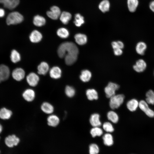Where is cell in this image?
Listing matches in <instances>:
<instances>
[{"label":"cell","instance_id":"1","mask_svg":"<svg viewBox=\"0 0 154 154\" xmlns=\"http://www.w3.org/2000/svg\"><path fill=\"white\" fill-rule=\"evenodd\" d=\"M79 53L78 48L73 42H66L59 46L57 53L60 58H64L66 64L68 65L73 64L76 61Z\"/></svg>","mask_w":154,"mask_h":154},{"label":"cell","instance_id":"2","mask_svg":"<svg viewBox=\"0 0 154 154\" xmlns=\"http://www.w3.org/2000/svg\"><path fill=\"white\" fill-rule=\"evenodd\" d=\"M23 16L17 11L10 13L7 15L6 22L8 25H16L21 23L23 20Z\"/></svg>","mask_w":154,"mask_h":154},{"label":"cell","instance_id":"3","mask_svg":"<svg viewBox=\"0 0 154 154\" xmlns=\"http://www.w3.org/2000/svg\"><path fill=\"white\" fill-rule=\"evenodd\" d=\"M124 96L122 94L113 96L110 98L109 102L110 106L112 109L117 108L123 103Z\"/></svg>","mask_w":154,"mask_h":154},{"label":"cell","instance_id":"4","mask_svg":"<svg viewBox=\"0 0 154 154\" xmlns=\"http://www.w3.org/2000/svg\"><path fill=\"white\" fill-rule=\"evenodd\" d=\"M119 87V85L117 84L112 82H109L104 89L106 97L110 98L114 95L115 91L118 90Z\"/></svg>","mask_w":154,"mask_h":154},{"label":"cell","instance_id":"5","mask_svg":"<svg viewBox=\"0 0 154 154\" xmlns=\"http://www.w3.org/2000/svg\"><path fill=\"white\" fill-rule=\"evenodd\" d=\"M61 13L60 9L58 7L53 6L50 8V11L46 12L47 16L53 20H56L60 15Z\"/></svg>","mask_w":154,"mask_h":154},{"label":"cell","instance_id":"6","mask_svg":"<svg viewBox=\"0 0 154 154\" xmlns=\"http://www.w3.org/2000/svg\"><path fill=\"white\" fill-rule=\"evenodd\" d=\"M139 106L148 116L151 117H154V112L149 108L146 102L141 101L139 102Z\"/></svg>","mask_w":154,"mask_h":154},{"label":"cell","instance_id":"7","mask_svg":"<svg viewBox=\"0 0 154 154\" xmlns=\"http://www.w3.org/2000/svg\"><path fill=\"white\" fill-rule=\"evenodd\" d=\"M147 67L146 62L143 59L137 60L133 66V70L136 72L141 73L144 71Z\"/></svg>","mask_w":154,"mask_h":154},{"label":"cell","instance_id":"8","mask_svg":"<svg viewBox=\"0 0 154 154\" xmlns=\"http://www.w3.org/2000/svg\"><path fill=\"white\" fill-rule=\"evenodd\" d=\"M19 141V138L14 135H9L5 139L6 145L9 147H12L17 145Z\"/></svg>","mask_w":154,"mask_h":154},{"label":"cell","instance_id":"9","mask_svg":"<svg viewBox=\"0 0 154 154\" xmlns=\"http://www.w3.org/2000/svg\"><path fill=\"white\" fill-rule=\"evenodd\" d=\"M27 81L29 84L31 86L34 87L38 84L39 80V76L36 74L31 72L27 76Z\"/></svg>","mask_w":154,"mask_h":154},{"label":"cell","instance_id":"10","mask_svg":"<svg viewBox=\"0 0 154 154\" xmlns=\"http://www.w3.org/2000/svg\"><path fill=\"white\" fill-rule=\"evenodd\" d=\"M19 2V0H0V3L2 4L4 7L10 10L16 8Z\"/></svg>","mask_w":154,"mask_h":154},{"label":"cell","instance_id":"11","mask_svg":"<svg viewBox=\"0 0 154 154\" xmlns=\"http://www.w3.org/2000/svg\"><path fill=\"white\" fill-rule=\"evenodd\" d=\"M12 75L13 78L17 81L22 80L25 77V72L24 70L21 68H17L12 72Z\"/></svg>","mask_w":154,"mask_h":154},{"label":"cell","instance_id":"12","mask_svg":"<svg viewBox=\"0 0 154 154\" xmlns=\"http://www.w3.org/2000/svg\"><path fill=\"white\" fill-rule=\"evenodd\" d=\"M23 96L26 101L30 102L33 100L35 97V93L32 89L26 90L23 93Z\"/></svg>","mask_w":154,"mask_h":154},{"label":"cell","instance_id":"13","mask_svg":"<svg viewBox=\"0 0 154 154\" xmlns=\"http://www.w3.org/2000/svg\"><path fill=\"white\" fill-rule=\"evenodd\" d=\"M42 38L41 33L37 30L33 31L29 36L30 41L33 43H37L40 42Z\"/></svg>","mask_w":154,"mask_h":154},{"label":"cell","instance_id":"14","mask_svg":"<svg viewBox=\"0 0 154 154\" xmlns=\"http://www.w3.org/2000/svg\"><path fill=\"white\" fill-rule=\"evenodd\" d=\"M0 73L3 81L9 78L10 75V70L8 66L1 64L0 65Z\"/></svg>","mask_w":154,"mask_h":154},{"label":"cell","instance_id":"15","mask_svg":"<svg viewBox=\"0 0 154 154\" xmlns=\"http://www.w3.org/2000/svg\"><path fill=\"white\" fill-rule=\"evenodd\" d=\"M147 45L143 41H140L136 44L135 47L136 52L139 55H142L144 54L147 48Z\"/></svg>","mask_w":154,"mask_h":154},{"label":"cell","instance_id":"16","mask_svg":"<svg viewBox=\"0 0 154 154\" xmlns=\"http://www.w3.org/2000/svg\"><path fill=\"white\" fill-rule=\"evenodd\" d=\"M100 115L95 113L92 114L90 118V122L91 125L94 127H99L101 125L100 120Z\"/></svg>","mask_w":154,"mask_h":154},{"label":"cell","instance_id":"17","mask_svg":"<svg viewBox=\"0 0 154 154\" xmlns=\"http://www.w3.org/2000/svg\"><path fill=\"white\" fill-rule=\"evenodd\" d=\"M61 70L58 66H54L50 70V75L51 78L54 79L60 78L61 76Z\"/></svg>","mask_w":154,"mask_h":154},{"label":"cell","instance_id":"18","mask_svg":"<svg viewBox=\"0 0 154 154\" xmlns=\"http://www.w3.org/2000/svg\"><path fill=\"white\" fill-rule=\"evenodd\" d=\"M74 38L76 43L80 45L85 44L87 41V38L86 35L81 33L76 34L74 36Z\"/></svg>","mask_w":154,"mask_h":154},{"label":"cell","instance_id":"19","mask_svg":"<svg viewBox=\"0 0 154 154\" xmlns=\"http://www.w3.org/2000/svg\"><path fill=\"white\" fill-rule=\"evenodd\" d=\"M47 121L48 125L49 126L53 127L57 126L60 122L58 117L54 115L49 116L47 118Z\"/></svg>","mask_w":154,"mask_h":154},{"label":"cell","instance_id":"20","mask_svg":"<svg viewBox=\"0 0 154 154\" xmlns=\"http://www.w3.org/2000/svg\"><path fill=\"white\" fill-rule=\"evenodd\" d=\"M37 69L38 74L45 75L48 71L49 66L46 62H41L38 66Z\"/></svg>","mask_w":154,"mask_h":154},{"label":"cell","instance_id":"21","mask_svg":"<svg viewBox=\"0 0 154 154\" xmlns=\"http://www.w3.org/2000/svg\"><path fill=\"white\" fill-rule=\"evenodd\" d=\"M46 22L45 18L43 17L37 15L35 16L33 19V23L36 26L41 27L44 25Z\"/></svg>","mask_w":154,"mask_h":154},{"label":"cell","instance_id":"22","mask_svg":"<svg viewBox=\"0 0 154 154\" xmlns=\"http://www.w3.org/2000/svg\"><path fill=\"white\" fill-rule=\"evenodd\" d=\"M41 108L43 112L48 114H52L54 110L53 106L47 102L43 103L41 106Z\"/></svg>","mask_w":154,"mask_h":154},{"label":"cell","instance_id":"23","mask_svg":"<svg viewBox=\"0 0 154 154\" xmlns=\"http://www.w3.org/2000/svg\"><path fill=\"white\" fill-rule=\"evenodd\" d=\"M12 114L10 110L5 108L0 109V118L3 119H9Z\"/></svg>","mask_w":154,"mask_h":154},{"label":"cell","instance_id":"24","mask_svg":"<svg viewBox=\"0 0 154 154\" xmlns=\"http://www.w3.org/2000/svg\"><path fill=\"white\" fill-rule=\"evenodd\" d=\"M60 19L63 24H67L72 18V15L69 12L63 11L61 13L60 16Z\"/></svg>","mask_w":154,"mask_h":154},{"label":"cell","instance_id":"25","mask_svg":"<svg viewBox=\"0 0 154 154\" xmlns=\"http://www.w3.org/2000/svg\"><path fill=\"white\" fill-rule=\"evenodd\" d=\"M91 76L92 74L88 70H85L81 72L80 78L82 82H86L90 80Z\"/></svg>","mask_w":154,"mask_h":154},{"label":"cell","instance_id":"26","mask_svg":"<svg viewBox=\"0 0 154 154\" xmlns=\"http://www.w3.org/2000/svg\"><path fill=\"white\" fill-rule=\"evenodd\" d=\"M86 94L88 99L90 100H97L98 98L97 92L93 89H88L86 91Z\"/></svg>","mask_w":154,"mask_h":154},{"label":"cell","instance_id":"27","mask_svg":"<svg viewBox=\"0 0 154 154\" xmlns=\"http://www.w3.org/2000/svg\"><path fill=\"white\" fill-rule=\"evenodd\" d=\"M139 103L136 99H133L129 101L127 104V108L131 111H135L139 106Z\"/></svg>","mask_w":154,"mask_h":154},{"label":"cell","instance_id":"28","mask_svg":"<svg viewBox=\"0 0 154 154\" xmlns=\"http://www.w3.org/2000/svg\"><path fill=\"white\" fill-rule=\"evenodd\" d=\"M104 144L107 146L112 145L114 142L113 137L110 133L105 134L102 137Z\"/></svg>","mask_w":154,"mask_h":154},{"label":"cell","instance_id":"29","mask_svg":"<svg viewBox=\"0 0 154 154\" xmlns=\"http://www.w3.org/2000/svg\"><path fill=\"white\" fill-rule=\"evenodd\" d=\"M138 0H127V6L129 11L131 12H135L138 6Z\"/></svg>","mask_w":154,"mask_h":154},{"label":"cell","instance_id":"30","mask_svg":"<svg viewBox=\"0 0 154 154\" xmlns=\"http://www.w3.org/2000/svg\"><path fill=\"white\" fill-rule=\"evenodd\" d=\"M110 7V3L108 0H103L99 5V9L103 12L105 13L109 11Z\"/></svg>","mask_w":154,"mask_h":154},{"label":"cell","instance_id":"31","mask_svg":"<svg viewBox=\"0 0 154 154\" xmlns=\"http://www.w3.org/2000/svg\"><path fill=\"white\" fill-rule=\"evenodd\" d=\"M57 34L60 38H66L68 37L69 35L68 30L66 28L62 27L58 29Z\"/></svg>","mask_w":154,"mask_h":154},{"label":"cell","instance_id":"32","mask_svg":"<svg viewBox=\"0 0 154 154\" xmlns=\"http://www.w3.org/2000/svg\"><path fill=\"white\" fill-rule=\"evenodd\" d=\"M10 58L13 62L16 63L20 61L21 60L20 54L16 50H13L11 52Z\"/></svg>","mask_w":154,"mask_h":154},{"label":"cell","instance_id":"33","mask_svg":"<svg viewBox=\"0 0 154 154\" xmlns=\"http://www.w3.org/2000/svg\"><path fill=\"white\" fill-rule=\"evenodd\" d=\"M107 117L108 119L114 123L117 122L119 117L117 114L113 111L109 112L107 114Z\"/></svg>","mask_w":154,"mask_h":154},{"label":"cell","instance_id":"34","mask_svg":"<svg viewBox=\"0 0 154 154\" xmlns=\"http://www.w3.org/2000/svg\"><path fill=\"white\" fill-rule=\"evenodd\" d=\"M146 102L149 104H154V91L149 90L146 93Z\"/></svg>","mask_w":154,"mask_h":154},{"label":"cell","instance_id":"35","mask_svg":"<svg viewBox=\"0 0 154 154\" xmlns=\"http://www.w3.org/2000/svg\"><path fill=\"white\" fill-rule=\"evenodd\" d=\"M84 17L80 14L77 13L75 15L74 23L76 26L80 27L84 23Z\"/></svg>","mask_w":154,"mask_h":154},{"label":"cell","instance_id":"36","mask_svg":"<svg viewBox=\"0 0 154 154\" xmlns=\"http://www.w3.org/2000/svg\"><path fill=\"white\" fill-rule=\"evenodd\" d=\"M90 133L93 137H95L96 136H101L103 133L102 129L99 127H94L90 130Z\"/></svg>","mask_w":154,"mask_h":154},{"label":"cell","instance_id":"37","mask_svg":"<svg viewBox=\"0 0 154 154\" xmlns=\"http://www.w3.org/2000/svg\"><path fill=\"white\" fill-rule=\"evenodd\" d=\"M99 151L98 146L95 143L91 144L89 146V153L90 154H98Z\"/></svg>","mask_w":154,"mask_h":154},{"label":"cell","instance_id":"38","mask_svg":"<svg viewBox=\"0 0 154 154\" xmlns=\"http://www.w3.org/2000/svg\"><path fill=\"white\" fill-rule=\"evenodd\" d=\"M65 93L66 95L69 97H73L75 95V91L72 87L67 86L65 89Z\"/></svg>","mask_w":154,"mask_h":154},{"label":"cell","instance_id":"39","mask_svg":"<svg viewBox=\"0 0 154 154\" xmlns=\"http://www.w3.org/2000/svg\"><path fill=\"white\" fill-rule=\"evenodd\" d=\"M103 128L104 130L107 132H113L114 129L111 123L106 122L104 123L103 125Z\"/></svg>","mask_w":154,"mask_h":154},{"label":"cell","instance_id":"40","mask_svg":"<svg viewBox=\"0 0 154 154\" xmlns=\"http://www.w3.org/2000/svg\"><path fill=\"white\" fill-rule=\"evenodd\" d=\"M112 45L114 49L118 48L122 49L124 47L123 43L120 41L113 42Z\"/></svg>","mask_w":154,"mask_h":154},{"label":"cell","instance_id":"41","mask_svg":"<svg viewBox=\"0 0 154 154\" xmlns=\"http://www.w3.org/2000/svg\"><path fill=\"white\" fill-rule=\"evenodd\" d=\"M114 50V54L116 55L119 56L122 54L123 51L121 49L118 48Z\"/></svg>","mask_w":154,"mask_h":154},{"label":"cell","instance_id":"42","mask_svg":"<svg viewBox=\"0 0 154 154\" xmlns=\"http://www.w3.org/2000/svg\"><path fill=\"white\" fill-rule=\"evenodd\" d=\"M149 7L151 10L154 12V1H153L150 3Z\"/></svg>","mask_w":154,"mask_h":154},{"label":"cell","instance_id":"43","mask_svg":"<svg viewBox=\"0 0 154 154\" xmlns=\"http://www.w3.org/2000/svg\"><path fill=\"white\" fill-rule=\"evenodd\" d=\"M5 15L4 10L2 8H0V17H2L4 16Z\"/></svg>","mask_w":154,"mask_h":154},{"label":"cell","instance_id":"44","mask_svg":"<svg viewBox=\"0 0 154 154\" xmlns=\"http://www.w3.org/2000/svg\"><path fill=\"white\" fill-rule=\"evenodd\" d=\"M3 127L2 125L0 123V133H1L2 131Z\"/></svg>","mask_w":154,"mask_h":154},{"label":"cell","instance_id":"45","mask_svg":"<svg viewBox=\"0 0 154 154\" xmlns=\"http://www.w3.org/2000/svg\"><path fill=\"white\" fill-rule=\"evenodd\" d=\"M2 81H3V78L1 75L0 73V82H1Z\"/></svg>","mask_w":154,"mask_h":154},{"label":"cell","instance_id":"46","mask_svg":"<svg viewBox=\"0 0 154 154\" xmlns=\"http://www.w3.org/2000/svg\"></svg>","mask_w":154,"mask_h":154},{"label":"cell","instance_id":"47","mask_svg":"<svg viewBox=\"0 0 154 154\" xmlns=\"http://www.w3.org/2000/svg\"></svg>","mask_w":154,"mask_h":154}]
</instances>
